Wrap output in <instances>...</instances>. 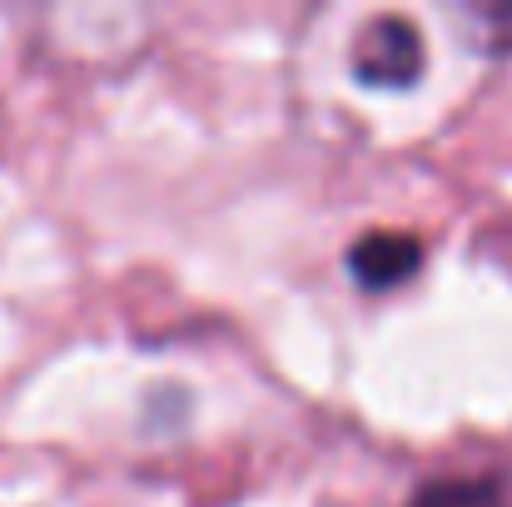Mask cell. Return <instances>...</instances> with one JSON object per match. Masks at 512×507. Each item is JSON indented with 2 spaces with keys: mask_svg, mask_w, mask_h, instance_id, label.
<instances>
[{
  "mask_svg": "<svg viewBox=\"0 0 512 507\" xmlns=\"http://www.w3.org/2000/svg\"><path fill=\"white\" fill-rule=\"evenodd\" d=\"M348 70L368 90H408L428 70V45H423V35H418L413 20H403V15H373L358 30L353 50H348Z\"/></svg>",
  "mask_w": 512,
  "mask_h": 507,
  "instance_id": "6da1fadb",
  "label": "cell"
},
{
  "mask_svg": "<svg viewBox=\"0 0 512 507\" xmlns=\"http://www.w3.org/2000/svg\"><path fill=\"white\" fill-rule=\"evenodd\" d=\"M418 264H423V244H418L413 234H388V229H378V234H363V239L348 249V274H353V284L368 289V294H383V289L408 284V279L418 274Z\"/></svg>",
  "mask_w": 512,
  "mask_h": 507,
  "instance_id": "7a4b0ae2",
  "label": "cell"
},
{
  "mask_svg": "<svg viewBox=\"0 0 512 507\" xmlns=\"http://www.w3.org/2000/svg\"><path fill=\"white\" fill-rule=\"evenodd\" d=\"M408 507H498V488L478 478H443L428 483Z\"/></svg>",
  "mask_w": 512,
  "mask_h": 507,
  "instance_id": "3957f363",
  "label": "cell"
}]
</instances>
